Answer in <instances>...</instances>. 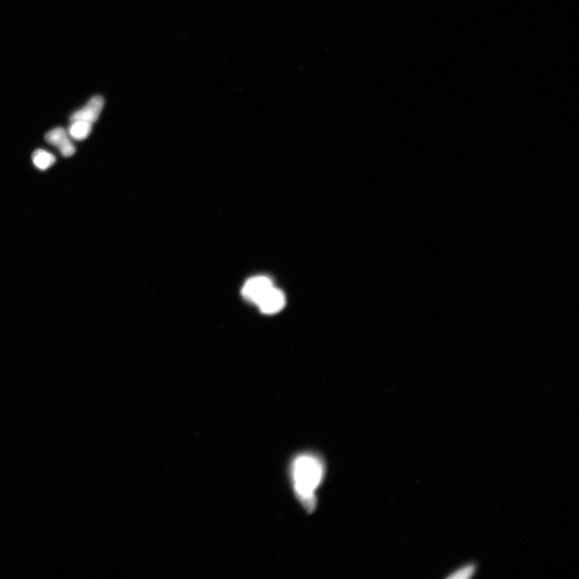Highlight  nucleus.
Masks as SVG:
<instances>
[{"mask_svg":"<svg viewBox=\"0 0 579 579\" xmlns=\"http://www.w3.org/2000/svg\"><path fill=\"white\" fill-rule=\"evenodd\" d=\"M45 138L50 144L57 147L63 156L70 157L74 155L76 149L66 130L62 127L52 129L45 134Z\"/></svg>","mask_w":579,"mask_h":579,"instance_id":"nucleus-4","label":"nucleus"},{"mask_svg":"<svg viewBox=\"0 0 579 579\" xmlns=\"http://www.w3.org/2000/svg\"><path fill=\"white\" fill-rule=\"evenodd\" d=\"M273 287V282L270 277L256 276L246 281L241 292L246 300L257 304Z\"/></svg>","mask_w":579,"mask_h":579,"instance_id":"nucleus-2","label":"nucleus"},{"mask_svg":"<svg viewBox=\"0 0 579 579\" xmlns=\"http://www.w3.org/2000/svg\"><path fill=\"white\" fill-rule=\"evenodd\" d=\"M286 304L285 294L280 289L273 287L260 299L257 305L264 314L273 315L280 312Z\"/></svg>","mask_w":579,"mask_h":579,"instance_id":"nucleus-3","label":"nucleus"},{"mask_svg":"<svg viewBox=\"0 0 579 579\" xmlns=\"http://www.w3.org/2000/svg\"><path fill=\"white\" fill-rule=\"evenodd\" d=\"M103 106V98L101 96H94L87 103L84 108L74 112V113L71 115L70 121L80 120L91 123L96 122L100 114H101Z\"/></svg>","mask_w":579,"mask_h":579,"instance_id":"nucleus-5","label":"nucleus"},{"mask_svg":"<svg viewBox=\"0 0 579 579\" xmlns=\"http://www.w3.org/2000/svg\"><path fill=\"white\" fill-rule=\"evenodd\" d=\"M33 161L35 167L41 171L47 170L56 162V157L49 151L38 149L33 154Z\"/></svg>","mask_w":579,"mask_h":579,"instance_id":"nucleus-7","label":"nucleus"},{"mask_svg":"<svg viewBox=\"0 0 579 579\" xmlns=\"http://www.w3.org/2000/svg\"><path fill=\"white\" fill-rule=\"evenodd\" d=\"M68 130L69 137L74 140L86 139L92 131V123L85 121H72Z\"/></svg>","mask_w":579,"mask_h":579,"instance_id":"nucleus-6","label":"nucleus"},{"mask_svg":"<svg viewBox=\"0 0 579 579\" xmlns=\"http://www.w3.org/2000/svg\"><path fill=\"white\" fill-rule=\"evenodd\" d=\"M292 476L295 493L307 510L315 507L316 490L322 482L323 466L320 459L303 454L294 459Z\"/></svg>","mask_w":579,"mask_h":579,"instance_id":"nucleus-1","label":"nucleus"},{"mask_svg":"<svg viewBox=\"0 0 579 579\" xmlns=\"http://www.w3.org/2000/svg\"><path fill=\"white\" fill-rule=\"evenodd\" d=\"M476 571V567L474 566H466L463 567V568L459 569V571H456L452 575L449 576V578L452 579H466L469 578L472 575H474Z\"/></svg>","mask_w":579,"mask_h":579,"instance_id":"nucleus-8","label":"nucleus"}]
</instances>
